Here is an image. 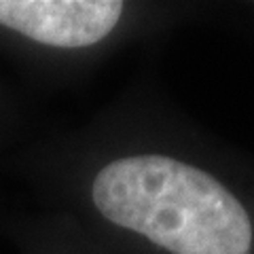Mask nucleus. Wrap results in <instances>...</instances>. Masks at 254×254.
<instances>
[{"mask_svg": "<svg viewBox=\"0 0 254 254\" xmlns=\"http://www.w3.org/2000/svg\"><path fill=\"white\" fill-rule=\"evenodd\" d=\"M91 199L113 225L170 254H248L252 222L237 197L203 170L165 155L106 163Z\"/></svg>", "mask_w": 254, "mask_h": 254, "instance_id": "1", "label": "nucleus"}, {"mask_svg": "<svg viewBox=\"0 0 254 254\" xmlns=\"http://www.w3.org/2000/svg\"><path fill=\"white\" fill-rule=\"evenodd\" d=\"M121 15L117 0H0V26L60 49L104 41Z\"/></svg>", "mask_w": 254, "mask_h": 254, "instance_id": "2", "label": "nucleus"}]
</instances>
